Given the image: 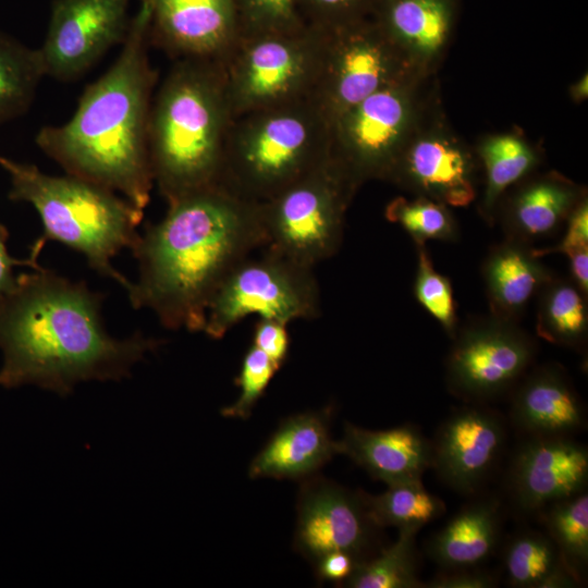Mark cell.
Returning <instances> with one entry per match:
<instances>
[{"instance_id":"obj_1","label":"cell","mask_w":588,"mask_h":588,"mask_svg":"<svg viewBox=\"0 0 588 588\" xmlns=\"http://www.w3.org/2000/svg\"><path fill=\"white\" fill-rule=\"evenodd\" d=\"M102 295L38 267L0 293V385L26 384L66 396L86 381H119L160 341L117 339L101 317Z\"/></svg>"},{"instance_id":"obj_2","label":"cell","mask_w":588,"mask_h":588,"mask_svg":"<svg viewBox=\"0 0 588 588\" xmlns=\"http://www.w3.org/2000/svg\"><path fill=\"white\" fill-rule=\"evenodd\" d=\"M266 242L260 203L221 184L183 196L132 247L139 274L126 290L130 303L169 329L204 331L222 280Z\"/></svg>"},{"instance_id":"obj_3","label":"cell","mask_w":588,"mask_h":588,"mask_svg":"<svg viewBox=\"0 0 588 588\" xmlns=\"http://www.w3.org/2000/svg\"><path fill=\"white\" fill-rule=\"evenodd\" d=\"M149 46L148 12L139 5L117 60L84 89L71 119L35 138L68 174L119 192L143 211L154 184L148 125L157 73Z\"/></svg>"},{"instance_id":"obj_4","label":"cell","mask_w":588,"mask_h":588,"mask_svg":"<svg viewBox=\"0 0 588 588\" xmlns=\"http://www.w3.org/2000/svg\"><path fill=\"white\" fill-rule=\"evenodd\" d=\"M233 114L222 61L179 59L152 97L148 148L168 204L220 184Z\"/></svg>"},{"instance_id":"obj_5","label":"cell","mask_w":588,"mask_h":588,"mask_svg":"<svg viewBox=\"0 0 588 588\" xmlns=\"http://www.w3.org/2000/svg\"><path fill=\"white\" fill-rule=\"evenodd\" d=\"M0 167L10 179L8 197L30 204L41 219L44 234L34 243L30 258L37 260L47 241H57L83 254L91 269L127 290L131 281L111 260L137 242L143 210L115 192L75 175L46 174L34 164L2 155Z\"/></svg>"},{"instance_id":"obj_6","label":"cell","mask_w":588,"mask_h":588,"mask_svg":"<svg viewBox=\"0 0 588 588\" xmlns=\"http://www.w3.org/2000/svg\"><path fill=\"white\" fill-rule=\"evenodd\" d=\"M331 123L311 97L235 117L220 184L265 201L330 156Z\"/></svg>"},{"instance_id":"obj_7","label":"cell","mask_w":588,"mask_h":588,"mask_svg":"<svg viewBox=\"0 0 588 588\" xmlns=\"http://www.w3.org/2000/svg\"><path fill=\"white\" fill-rule=\"evenodd\" d=\"M358 188L329 156L261 201L266 246L314 268L340 248L346 210Z\"/></svg>"},{"instance_id":"obj_8","label":"cell","mask_w":588,"mask_h":588,"mask_svg":"<svg viewBox=\"0 0 588 588\" xmlns=\"http://www.w3.org/2000/svg\"><path fill=\"white\" fill-rule=\"evenodd\" d=\"M416 75L368 96L331 122L330 156L358 188L387 180L395 161L421 127L422 84Z\"/></svg>"},{"instance_id":"obj_9","label":"cell","mask_w":588,"mask_h":588,"mask_svg":"<svg viewBox=\"0 0 588 588\" xmlns=\"http://www.w3.org/2000/svg\"><path fill=\"white\" fill-rule=\"evenodd\" d=\"M322 33L240 37L222 61L233 119L311 96L320 66Z\"/></svg>"},{"instance_id":"obj_10","label":"cell","mask_w":588,"mask_h":588,"mask_svg":"<svg viewBox=\"0 0 588 588\" xmlns=\"http://www.w3.org/2000/svg\"><path fill=\"white\" fill-rule=\"evenodd\" d=\"M261 250L241 260L218 286L203 331L209 338H223L249 315L286 324L318 317L320 292L313 268L268 247Z\"/></svg>"},{"instance_id":"obj_11","label":"cell","mask_w":588,"mask_h":588,"mask_svg":"<svg viewBox=\"0 0 588 588\" xmlns=\"http://www.w3.org/2000/svg\"><path fill=\"white\" fill-rule=\"evenodd\" d=\"M322 50L311 98L330 123L368 96L416 70L370 17L322 32Z\"/></svg>"},{"instance_id":"obj_12","label":"cell","mask_w":588,"mask_h":588,"mask_svg":"<svg viewBox=\"0 0 588 588\" xmlns=\"http://www.w3.org/2000/svg\"><path fill=\"white\" fill-rule=\"evenodd\" d=\"M452 340L445 360L446 387L473 404L513 390L537 355L536 341L517 322L492 315L458 326Z\"/></svg>"},{"instance_id":"obj_13","label":"cell","mask_w":588,"mask_h":588,"mask_svg":"<svg viewBox=\"0 0 588 588\" xmlns=\"http://www.w3.org/2000/svg\"><path fill=\"white\" fill-rule=\"evenodd\" d=\"M131 0H52L38 49L45 76L72 82L127 36Z\"/></svg>"},{"instance_id":"obj_14","label":"cell","mask_w":588,"mask_h":588,"mask_svg":"<svg viewBox=\"0 0 588 588\" xmlns=\"http://www.w3.org/2000/svg\"><path fill=\"white\" fill-rule=\"evenodd\" d=\"M294 548L313 564L332 551L366 560L378 528L369 518L363 491L310 476L303 480L296 503Z\"/></svg>"},{"instance_id":"obj_15","label":"cell","mask_w":588,"mask_h":588,"mask_svg":"<svg viewBox=\"0 0 588 588\" xmlns=\"http://www.w3.org/2000/svg\"><path fill=\"white\" fill-rule=\"evenodd\" d=\"M506 439L498 412L473 403L457 407L430 440V468L453 491L475 495L500 462Z\"/></svg>"},{"instance_id":"obj_16","label":"cell","mask_w":588,"mask_h":588,"mask_svg":"<svg viewBox=\"0 0 588 588\" xmlns=\"http://www.w3.org/2000/svg\"><path fill=\"white\" fill-rule=\"evenodd\" d=\"M385 181L445 206L466 207L477 195L471 152L440 125L422 124Z\"/></svg>"},{"instance_id":"obj_17","label":"cell","mask_w":588,"mask_h":588,"mask_svg":"<svg viewBox=\"0 0 588 588\" xmlns=\"http://www.w3.org/2000/svg\"><path fill=\"white\" fill-rule=\"evenodd\" d=\"M150 46L175 60L223 61L240 38L236 0H139Z\"/></svg>"},{"instance_id":"obj_18","label":"cell","mask_w":588,"mask_h":588,"mask_svg":"<svg viewBox=\"0 0 588 588\" xmlns=\"http://www.w3.org/2000/svg\"><path fill=\"white\" fill-rule=\"evenodd\" d=\"M588 450L572 437L525 438L509 466L506 489L524 514L586 490Z\"/></svg>"},{"instance_id":"obj_19","label":"cell","mask_w":588,"mask_h":588,"mask_svg":"<svg viewBox=\"0 0 588 588\" xmlns=\"http://www.w3.org/2000/svg\"><path fill=\"white\" fill-rule=\"evenodd\" d=\"M514 388L510 419L525 438H573L586 428L583 400L561 365L535 367Z\"/></svg>"},{"instance_id":"obj_20","label":"cell","mask_w":588,"mask_h":588,"mask_svg":"<svg viewBox=\"0 0 588 588\" xmlns=\"http://www.w3.org/2000/svg\"><path fill=\"white\" fill-rule=\"evenodd\" d=\"M456 0H377L372 19L405 59L429 75L451 38Z\"/></svg>"},{"instance_id":"obj_21","label":"cell","mask_w":588,"mask_h":588,"mask_svg":"<svg viewBox=\"0 0 588 588\" xmlns=\"http://www.w3.org/2000/svg\"><path fill=\"white\" fill-rule=\"evenodd\" d=\"M331 408L284 419L253 458L250 478L305 479L338 454L330 432Z\"/></svg>"},{"instance_id":"obj_22","label":"cell","mask_w":588,"mask_h":588,"mask_svg":"<svg viewBox=\"0 0 588 588\" xmlns=\"http://www.w3.org/2000/svg\"><path fill=\"white\" fill-rule=\"evenodd\" d=\"M336 445L338 454L346 455L387 486L421 480L431 467V441L412 424L368 430L346 422Z\"/></svg>"},{"instance_id":"obj_23","label":"cell","mask_w":588,"mask_h":588,"mask_svg":"<svg viewBox=\"0 0 588 588\" xmlns=\"http://www.w3.org/2000/svg\"><path fill=\"white\" fill-rule=\"evenodd\" d=\"M585 191L556 173L523 183L506 201H500L499 220L505 238L528 245L551 237L585 198Z\"/></svg>"},{"instance_id":"obj_24","label":"cell","mask_w":588,"mask_h":588,"mask_svg":"<svg viewBox=\"0 0 588 588\" xmlns=\"http://www.w3.org/2000/svg\"><path fill=\"white\" fill-rule=\"evenodd\" d=\"M490 315L517 322L530 299L554 277L532 245L505 238L481 267Z\"/></svg>"},{"instance_id":"obj_25","label":"cell","mask_w":588,"mask_h":588,"mask_svg":"<svg viewBox=\"0 0 588 588\" xmlns=\"http://www.w3.org/2000/svg\"><path fill=\"white\" fill-rule=\"evenodd\" d=\"M501 532L500 501L477 498L429 538L426 552L442 571L477 567L493 554Z\"/></svg>"},{"instance_id":"obj_26","label":"cell","mask_w":588,"mask_h":588,"mask_svg":"<svg viewBox=\"0 0 588 588\" xmlns=\"http://www.w3.org/2000/svg\"><path fill=\"white\" fill-rule=\"evenodd\" d=\"M502 559L512 587L568 588L581 584L566 566L551 538L537 530H522L512 536Z\"/></svg>"},{"instance_id":"obj_27","label":"cell","mask_w":588,"mask_h":588,"mask_svg":"<svg viewBox=\"0 0 588 588\" xmlns=\"http://www.w3.org/2000/svg\"><path fill=\"white\" fill-rule=\"evenodd\" d=\"M478 156L486 175L479 212L492 225L505 191L537 167L539 156L526 140L514 134L487 137L478 147Z\"/></svg>"},{"instance_id":"obj_28","label":"cell","mask_w":588,"mask_h":588,"mask_svg":"<svg viewBox=\"0 0 588 588\" xmlns=\"http://www.w3.org/2000/svg\"><path fill=\"white\" fill-rule=\"evenodd\" d=\"M587 295L569 278L554 275L538 293V336L564 347H583L588 334Z\"/></svg>"},{"instance_id":"obj_29","label":"cell","mask_w":588,"mask_h":588,"mask_svg":"<svg viewBox=\"0 0 588 588\" xmlns=\"http://www.w3.org/2000/svg\"><path fill=\"white\" fill-rule=\"evenodd\" d=\"M420 528H399L397 539L378 554L358 562L341 585L348 588H422L416 536Z\"/></svg>"},{"instance_id":"obj_30","label":"cell","mask_w":588,"mask_h":588,"mask_svg":"<svg viewBox=\"0 0 588 588\" xmlns=\"http://www.w3.org/2000/svg\"><path fill=\"white\" fill-rule=\"evenodd\" d=\"M44 76L38 49L0 32V124L29 109Z\"/></svg>"},{"instance_id":"obj_31","label":"cell","mask_w":588,"mask_h":588,"mask_svg":"<svg viewBox=\"0 0 588 588\" xmlns=\"http://www.w3.org/2000/svg\"><path fill=\"white\" fill-rule=\"evenodd\" d=\"M370 520L378 527L422 528L445 512V503L429 492L421 480L388 485L381 494L363 491Z\"/></svg>"},{"instance_id":"obj_32","label":"cell","mask_w":588,"mask_h":588,"mask_svg":"<svg viewBox=\"0 0 588 588\" xmlns=\"http://www.w3.org/2000/svg\"><path fill=\"white\" fill-rule=\"evenodd\" d=\"M542 511L546 534L555 543L569 571L584 584L588 566L587 491L555 501Z\"/></svg>"},{"instance_id":"obj_33","label":"cell","mask_w":588,"mask_h":588,"mask_svg":"<svg viewBox=\"0 0 588 588\" xmlns=\"http://www.w3.org/2000/svg\"><path fill=\"white\" fill-rule=\"evenodd\" d=\"M384 216L401 225L415 244H426L430 240L455 242L460 235L449 207L427 197H395L387 205Z\"/></svg>"},{"instance_id":"obj_34","label":"cell","mask_w":588,"mask_h":588,"mask_svg":"<svg viewBox=\"0 0 588 588\" xmlns=\"http://www.w3.org/2000/svg\"><path fill=\"white\" fill-rule=\"evenodd\" d=\"M415 245L417 250L415 298L453 339L458 329V318L451 281L434 269L426 244Z\"/></svg>"},{"instance_id":"obj_35","label":"cell","mask_w":588,"mask_h":588,"mask_svg":"<svg viewBox=\"0 0 588 588\" xmlns=\"http://www.w3.org/2000/svg\"><path fill=\"white\" fill-rule=\"evenodd\" d=\"M240 37L292 33L307 27L297 0H236Z\"/></svg>"},{"instance_id":"obj_36","label":"cell","mask_w":588,"mask_h":588,"mask_svg":"<svg viewBox=\"0 0 588 588\" xmlns=\"http://www.w3.org/2000/svg\"><path fill=\"white\" fill-rule=\"evenodd\" d=\"M278 370L277 365L264 352L252 345L244 355L235 380L240 395L234 403L221 409V415L247 419Z\"/></svg>"},{"instance_id":"obj_37","label":"cell","mask_w":588,"mask_h":588,"mask_svg":"<svg viewBox=\"0 0 588 588\" xmlns=\"http://www.w3.org/2000/svg\"><path fill=\"white\" fill-rule=\"evenodd\" d=\"M377 0H297L305 24L331 30L372 17Z\"/></svg>"},{"instance_id":"obj_38","label":"cell","mask_w":588,"mask_h":588,"mask_svg":"<svg viewBox=\"0 0 588 588\" xmlns=\"http://www.w3.org/2000/svg\"><path fill=\"white\" fill-rule=\"evenodd\" d=\"M286 323L259 318L254 328L253 345L264 352L280 369L285 363L290 350V336Z\"/></svg>"},{"instance_id":"obj_39","label":"cell","mask_w":588,"mask_h":588,"mask_svg":"<svg viewBox=\"0 0 588 588\" xmlns=\"http://www.w3.org/2000/svg\"><path fill=\"white\" fill-rule=\"evenodd\" d=\"M565 233L556 245L534 248L536 256L542 258L550 254H564L588 247V200L585 197L573 210L566 223Z\"/></svg>"},{"instance_id":"obj_40","label":"cell","mask_w":588,"mask_h":588,"mask_svg":"<svg viewBox=\"0 0 588 588\" xmlns=\"http://www.w3.org/2000/svg\"><path fill=\"white\" fill-rule=\"evenodd\" d=\"M498 586L497 576L480 566L442 571L425 588H492Z\"/></svg>"},{"instance_id":"obj_41","label":"cell","mask_w":588,"mask_h":588,"mask_svg":"<svg viewBox=\"0 0 588 588\" xmlns=\"http://www.w3.org/2000/svg\"><path fill=\"white\" fill-rule=\"evenodd\" d=\"M358 561L344 551H332L322 555L314 565L320 580L343 584L354 571Z\"/></svg>"},{"instance_id":"obj_42","label":"cell","mask_w":588,"mask_h":588,"mask_svg":"<svg viewBox=\"0 0 588 588\" xmlns=\"http://www.w3.org/2000/svg\"><path fill=\"white\" fill-rule=\"evenodd\" d=\"M8 236V230L0 224V293L9 290L14 284L17 277L14 274L15 266L24 265L33 269L39 267L37 260L30 257L24 260L12 258L7 248Z\"/></svg>"},{"instance_id":"obj_43","label":"cell","mask_w":588,"mask_h":588,"mask_svg":"<svg viewBox=\"0 0 588 588\" xmlns=\"http://www.w3.org/2000/svg\"><path fill=\"white\" fill-rule=\"evenodd\" d=\"M566 256L569 259V279L588 294V247L579 248Z\"/></svg>"},{"instance_id":"obj_44","label":"cell","mask_w":588,"mask_h":588,"mask_svg":"<svg viewBox=\"0 0 588 588\" xmlns=\"http://www.w3.org/2000/svg\"><path fill=\"white\" fill-rule=\"evenodd\" d=\"M588 95V76L583 75L576 81L569 88V96L574 102H580L586 100Z\"/></svg>"}]
</instances>
